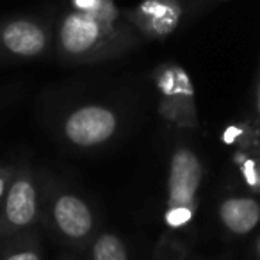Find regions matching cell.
Instances as JSON below:
<instances>
[{
    "label": "cell",
    "instance_id": "cell-1",
    "mask_svg": "<svg viewBox=\"0 0 260 260\" xmlns=\"http://www.w3.org/2000/svg\"><path fill=\"white\" fill-rule=\"evenodd\" d=\"M139 43V34L123 11L94 15L70 9L59 20L55 47L62 61L94 64L121 57Z\"/></svg>",
    "mask_w": 260,
    "mask_h": 260
},
{
    "label": "cell",
    "instance_id": "cell-2",
    "mask_svg": "<svg viewBox=\"0 0 260 260\" xmlns=\"http://www.w3.org/2000/svg\"><path fill=\"white\" fill-rule=\"evenodd\" d=\"M203 180V164L189 146H177L171 153L168 170V198L164 221L173 230L185 228L194 219L198 191Z\"/></svg>",
    "mask_w": 260,
    "mask_h": 260
},
{
    "label": "cell",
    "instance_id": "cell-3",
    "mask_svg": "<svg viewBox=\"0 0 260 260\" xmlns=\"http://www.w3.org/2000/svg\"><path fill=\"white\" fill-rule=\"evenodd\" d=\"M40 216L36 177L27 164L16 166L15 177L0 203V242L32 232Z\"/></svg>",
    "mask_w": 260,
    "mask_h": 260
},
{
    "label": "cell",
    "instance_id": "cell-4",
    "mask_svg": "<svg viewBox=\"0 0 260 260\" xmlns=\"http://www.w3.org/2000/svg\"><path fill=\"white\" fill-rule=\"evenodd\" d=\"M153 82L159 89V112L178 128H196L194 86L189 73L177 62H162L153 70Z\"/></svg>",
    "mask_w": 260,
    "mask_h": 260
},
{
    "label": "cell",
    "instance_id": "cell-5",
    "mask_svg": "<svg viewBox=\"0 0 260 260\" xmlns=\"http://www.w3.org/2000/svg\"><path fill=\"white\" fill-rule=\"evenodd\" d=\"M118 130V116L102 104H87L73 109L62 121L66 141L79 148L102 146L114 138Z\"/></svg>",
    "mask_w": 260,
    "mask_h": 260
},
{
    "label": "cell",
    "instance_id": "cell-6",
    "mask_svg": "<svg viewBox=\"0 0 260 260\" xmlns=\"http://www.w3.org/2000/svg\"><path fill=\"white\" fill-rule=\"evenodd\" d=\"M50 32L41 20L15 16L0 22V61H27L48 50Z\"/></svg>",
    "mask_w": 260,
    "mask_h": 260
},
{
    "label": "cell",
    "instance_id": "cell-7",
    "mask_svg": "<svg viewBox=\"0 0 260 260\" xmlns=\"http://www.w3.org/2000/svg\"><path fill=\"white\" fill-rule=\"evenodd\" d=\"M125 20L146 40H166L178 29L184 18L180 0H139L123 11Z\"/></svg>",
    "mask_w": 260,
    "mask_h": 260
},
{
    "label": "cell",
    "instance_id": "cell-8",
    "mask_svg": "<svg viewBox=\"0 0 260 260\" xmlns=\"http://www.w3.org/2000/svg\"><path fill=\"white\" fill-rule=\"evenodd\" d=\"M50 221L64 241L84 246L94 232V214L89 203L73 192H57L50 200Z\"/></svg>",
    "mask_w": 260,
    "mask_h": 260
},
{
    "label": "cell",
    "instance_id": "cell-9",
    "mask_svg": "<svg viewBox=\"0 0 260 260\" xmlns=\"http://www.w3.org/2000/svg\"><path fill=\"white\" fill-rule=\"evenodd\" d=\"M219 219L230 234L246 235L260 223V203L246 196H232L221 202Z\"/></svg>",
    "mask_w": 260,
    "mask_h": 260
},
{
    "label": "cell",
    "instance_id": "cell-10",
    "mask_svg": "<svg viewBox=\"0 0 260 260\" xmlns=\"http://www.w3.org/2000/svg\"><path fill=\"white\" fill-rule=\"evenodd\" d=\"M0 260H43L40 239L34 232L0 242Z\"/></svg>",
    "mask_w": 260,
    "mask_h": 260
},
{
    "label": "cell",
    "instance_id": "cell-11",
    "mask_svg": "<svg viewBox=\"0 0 260 260\" xmlns=\"http://www.w3.org/2000/svg\"><path fill=\"white\" fill-rule=\"evenodd\" d=\"M91 260H128V249L121 237L112 232H104L93 239Z\"/></svg>",
    "mask_w": 260,
    "mask_h": 260
},
{
    "label": "cell",
    "instance_id": "cell-12",
    "mask_svg": "<svg viewBox=\"0 0 260 260\" xmlns=\"http://www.w3.org/2000/svg\"><path fill=\"white\" fill-rule=\"evenodd\" d=\"M70 9L82 13H94V15H109V13H118L116 0H70Z\"/></svg>",
    "mask_w": 260,
    "mask_h": 260
},
{
    "label": "cell",
    "instance_id": "cell-13",
    "mask_svg": "<svg viewBox=\"0 0 260 260\" xmlns=\"http://www.w3.org/2000/svg\"><path fill=\"white\" fill-rule=\"evenodd\" d=\"M15 171L16 166H0V203H2L6 192H8L9 184L15 177Z\"/></svg>",
    "mask_w": 260,
    "mask_h": 260
},
{
    "label": "cell",
    "instance_id": "cell-14",
    "mask_svg": "<svg viewBox=\"0 0 260 260\" xmlns=\"http://www.w3.org/2000/svg\"><path fill=\"white\" fill-rule=\"evenodd\" d=\"M255 107H256V116L260 118V79L256 84V94H255Z\"/></svg>",
    "mask_w": 260,
    "mask_h": 260
},
{
    "label": "cell",
    "instance_id": "cell-15",
    "mask_svg": "<svg viewBox=\"0 0 260 260\" xmlns=\"http://www.w3.org/2000/svg\"><path fill=\"white\" fill-rule=\"evenodd\" d=\"M255 251H256V258L260 260V234L256 237V242H255Z\"/></svg>",
    "mask_w": 260,
    "mask_h": 260
},
{
    "label": "cell",
    "instance_id": "cell-16",
    "mask_svg": "<svg viewBox=\"0 0 260 260\" xmlns=\"http://www.w3.org/2000/svg\"><path fill=\"white\" fill-rule=\"evenodd\" d=\"M64 260H72V258H64Z\"/></svg>",
    "mask_w": 260,
    "mask_h": 260
}]
</instances>
